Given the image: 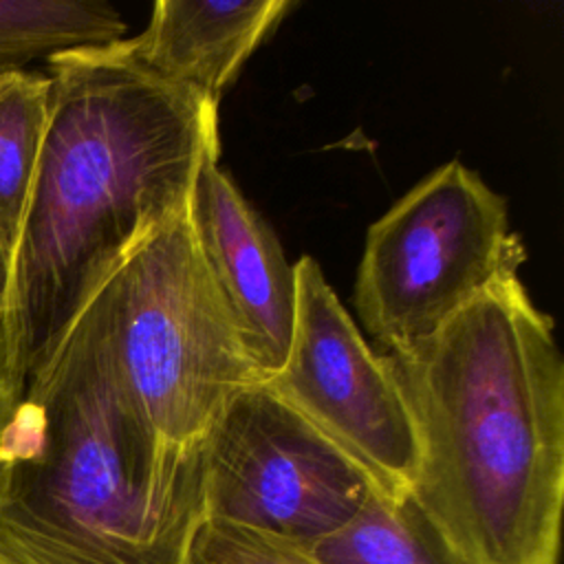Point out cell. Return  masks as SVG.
<instances>
[{"mask_svg": "<svg viewBox=\"0 0 564 564\" xmlns=\"http://www.w3.org/2000/svg\"><path fill=\"white\" fill-rule=\"evenodd\" d=\"M200 445L167 443L112 361L95 300L0 443V564H192Z\"/></svg>", "mask_w": 564, "mask_h": 564, "instance_id": "3", "label": "cell"}, {"mask_svg": "<svg viewBox=\"0 0 564 564\" xmlns=\"http://www.w3.org/2000/svg\"><path fill=\"white\" fill-rule=\"evenodd\" d=\"M187 220L253 364L262 379L273 375L286 357L295 319V269L278 236L218 159L200 167Z\"/></svg>", "mask_w": 564, "mask_h": 564, "instance_id": "8", "label": "cell"}, {"mask_svg": "<svg viewBox=\"0 0 564 564\" xmlns=\"http://www.w3.org/2000/svg\"><path fill=\"white\" fill-rule=\"evenodd\" d=\"M293 269L289 350L262 383L352 458L379 494L403 498L416 471V438L405 401L317 260L302 256Z\"/></svg>", "mask_w": 564, "mask_h": 564, "instance_id": "7", "label": "cell"}, {"mask_svg": "<svg viewBox=\"0 0 564 564\" xmlns=\"http://www.w3.org/2000/svg\"><path fill=\"white\" fill-rule=\"evenodd\" d=\"M20 397H22V388L18 386L15 372H13V350H11L9 326H7L4 313H0V443Z\"/></svg>", "mask_w": 564, "mask_h": 564, "instance_id": "14", "label": "cell"}, {"mask_svg": "<svg viewBox=\"0 0 564 564\" xmlns=\"http://www.w3.org/2000/svg\"><path fill=\"white\" fill-rule=\"evenodd\" d=\"M11 253L0 245V313L7 311L9 289H11Z\"/></svg>", "mask_w": 564, "mask_h": 564, "instance_id": "15", "label": "cell"}, {"mask_svg": "<svg viewBox=\"0 0 564 564\" xmlns=\"http://www.w3.org/2000/svg\"><path fill=\"white\" fill-rule=\"evenodd\" d=\"M192 564H317L304 546L293 542L207 520L194 542Z\"/></svg>", "mask_w": 564, "mask_h": 564, "instance_id": "13", "label": "cell"}, {"mask_svg": "<svg viewBox=\"0 0 564 564\" xmlns=\"http://www.w3.org/2000/svg\"><path fill=\"white\" fill-rule=\"evenodd\" d=\"M126 22L101 0H0V66L121 42Z\"/></svg>", "mask_w": 564, "mask_h": 564, "instance_id": "12", "label": "cell"}, {"mask_svg": "<svg viewBox=\"0 0 564 564\" xmlns=\"http://www.w3.org/2000/svg\"><path fill=\"white\" fill-rule=\"evenodd\" d=\"M46 62L48 123L4 311L22 390L121 262L187 209L200 167L218 159V106L152 77L121 42Z\"/></svg>", "mask_w": 564, "mask_h": 564, "instance_id": "1", "label": "cell"}, {"mask_svg": "<svg viewBox=\"0 0 564 564\" xmlns=\"http://www.w3.org/2000/svg\"><path fill=\"white\" fill-rule=\"evenodd\" d=\"M306 551L317 564H460L410 496L379 491Z\"/></svg>", "mask_w": 564, "mask_h": 564, "instance_id": "10", "label": "cell"}, {"mask_svg": "<svg viewBox=\"0 0 564 564\" xmlns=\"http://www.w3.org/2000/svg\"><path fill=\"white\" fill-rule=\"evenodd\" d=\"M205 522L308 549L377 491L368 474L262 381L234 392L200 441Z\"/></svg>", "mask_w": 564, "mask_h": 564, "instance_id": "6", "label": "cell"}, {"mask_svg": "<svg viewBox=\"0 0 564 564\" xmlns=\"http://www.w3.org/2000/svg\"><path fill=\"white\" fill-rule=\"evenodd\" d=\"M527 258L507 200L458 159L408 189L364 242L355 311L381 355L434 337Z\"/></svg>", "mask_w": 564, "mask_h": 564, "instance_id": "5", "label": "cell"}, {"mask_svg": "<svg viewBox=\"0 0 564 564\" xmlns=\"http://www.w3.org/2000/svg\"><path fill=\"white\" fill-rule=\"evenodd\" d=\"M412 419V502L460 564H557L564 361L507 273L416 348L381 355Z\"/></svg>", "mask_w": 564, "mask_h": 564, "instance_id": "2", "label": "cell"}, {"mask_svg": "<svg viewBox=\"0 0 564 564\" xmlns=\"http://www.w3.org/2000/svg\"><path fill=\"white\" fill-rule=\"evenodd\" d=\"M48 75L0 68V245L15 251L48 123Z\"/></svg>", "mask_w": 564, "mask_h": 564, "instance_id": "11", "label": "cell"}, {"mask_svg": "<svg viewBox=\"0 0 564 564\" xmlns=\"http://www.w3.org/2000/svg\"><path fill=\"white\" fill-rule=\"evenodd\" d=\"M293 7L291 0H156L145 31L123 37L121 46L152 77L218 106L242 64Z\"/></svg>", "mask_w": 564, "mask_h": 564, "instance_id": "9", "label": "cell"}, {"mask_svg": "<svg viewBox=\"0 0 564 564\" xmlns=\"http://www.w3.org/2000/svg\"><path fill=\"white\" fill-rule=\"evenodd\" d=\"M93 300L119 377L172 445H200L225 401L262 381L187 209L148 236Z\"/></svg>", "mask_w": 564, "mask_h": 564, "instance_id": "4", "label": "cell"}]
</instances>
